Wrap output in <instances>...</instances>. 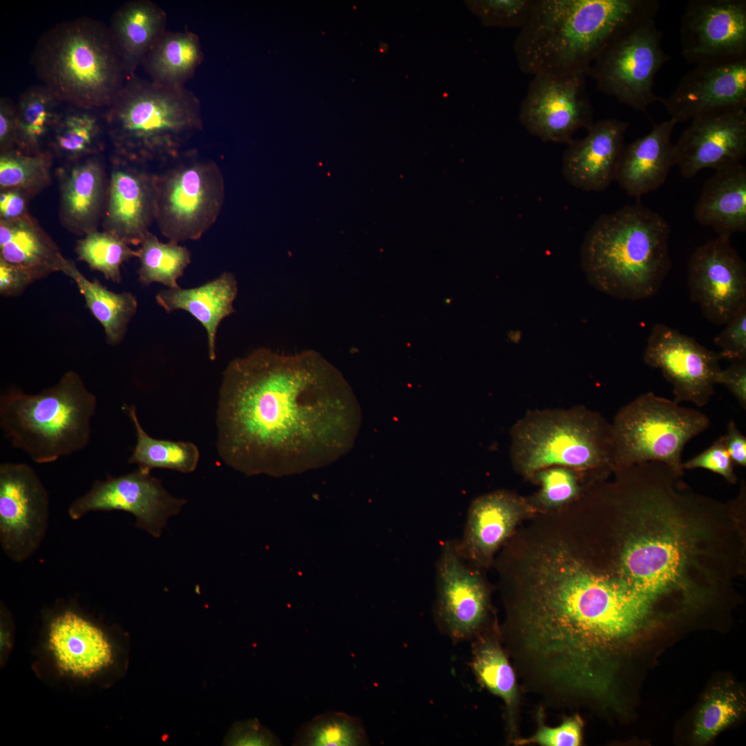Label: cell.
Returning <instances> with one entry per match:
<instances>
[{"label": "cell", "instance_id": "6da1fadb", "mask_svg": "<svg viewBox=\"0 0 746 746\" xmlns=\"http://www.w3.org/2000/svg\"><path fill=\"white\" fill-rule=\"evenodd\" d=\"M361 420L350 385L320 353L261 347L232 360L224 371L218 452L247 475L304 472L347 455Z\"/></svg>", "mask_w": 746, "mask_h": 746}, {"label": "cell", "instance_id": "7a4b0ae2", "mask_svg": "<svg viewBox=\"0 0 746 746\" xmlns=\"http://www.w3.org/2000/svg\"><path fill=\"white\" fill-rule=\"evenodd\" d=\"M507 641L545 682L594 696L612 681L617 649L652 625L648 610L615 583L556 553L541 562Z\"/></svg>", "mask_w": 746, "mask_h": 746}, {"label": "cell", "instance_id": "3957f363", "mask_svg": "<svg viewBox=\"0 0 746 746\" xmlns=\"http://www.w3.org/2000/svg\"><path fill=\"white\" fill-rule=\"evenodd\" d=\"M657 0H533L514 41L522 72L586 73L615 40L654 19Z\"/></svg>", "mask_w": 746, "mask_h": 746}, {"label": "cell", "instance_id": "277c9868", "mask_svg": "<svg viewBox=\"0 0 746 746\" xmlns=\"http://www.w3.org/2000/svg\"><path fill=\"white\" fill-rule=\"evenodd\" d=\"M670 232L667 220L638 200L600 216L580 249L588 282L621 300L653 296L671 268Z\"/></svg>", "mask_w": 746, "mask_h": 746}, {"label": "cell", "instance_id": "5b68a950", "mask_svg": "<svg viewBox=\"0 0 746 746\" xmlns=\"http://www.w3.org/2000/svg\"><path fill=\"white\" fill-rule=\"evenodd\" d=\"M30 63L62 102L108 108L127 77L108 26L87 17L57 23L37 41Z\"/></svg>", "mask_w": 746, "mask_h": 746}, {"label": "cell", "instance_id": "8992f818", "mask_svg": "<svg viewBox=\"0 0 746 746\" xmlns=\"http://www.w3.org/2000/svg\"><path fill=\"white\" fill-rule=\"evenodd\" d=\"M104 122L114 154L145 164L174 159L202 128L200 103L192 91L160 86L136 74L126 79Z\"/></svg>", "mask_w": 746, "mask_h": 746}, {"label": "cell", "instance_id": "52a82bcc", "mask_svg": "<svg viewBox=\"0 0 746 746\" xmlns=\"http://www.w3.org/2000/svg\"><path fill=\"white\" fill-rule=\"evenodd\" d=\"M510 434L512 465L526 477L554 466L571 468L591 483L613 473L611 423L584 405L528 410Z\"/></svg>", "mask_w": 746, "mask_h": 746}, {"label": "cell", "instance_id": "ba28073f", "mask_svg": "<svg viewBox=\"0 0 746 746\" xmlns=\"http://www.w3.org/2000/svg\"><path fill=\"white\" fill-rule=\"evenodd\" d=\"M97 398L74 371L35 394L10 388L0 396V427L12 446L38 463L84 448L91 437Z\"/></svg>", "mask_w": 746, "mask_h": 746}, {"label": "cell", "instance_id": "9c48e42d", "mask_svg": "<svg viewBox=\"0 0 746 746\" xmlns=\"http://www.w3.org/2000/svg\"><path fill=\"white\" fill-rule=\"evenodd\" d=\"M709 425L708 417L698 410L652 392L642 394L622 407L611 423L614 469L658 461L684 474L686 444Z\"/></svg>", "mask_w": 746, "mask_h": 746}, {"label": "cell", "instance_id": "30bf717a", "mask_svg": "<svg viewBox=\"0 0 746 746\" xmlns=\"http://www.w3.org/2000/svg\"><path fill=\"white\" fill-rule=\"evenodd\" d=\"M170 162L169 167L155 174V222L170 242L198 240L222 209L223 175L213 160L191 151Z\"/></svg>", "mask_w": 746, "mask_h": 746}, {"label": "cell", "instance_id": "8fae6325", "mask_svg": "<svg viewBox=\"0 0 746 746\" xmlns=\"http://www.w3.org/2000/svg\"><path fill=\"white\" fill-rule=\"evenodd\" d=\"M654 19L642 23L612 42L586 72L598 90L644 113L652 103L660 100L653 90L655 77L670 59L662 48V35Z\"/></svg>", "mask_w": 746, "mask_h": 746}, {"label": "cell", "instance_id": "7c38bea8", "mask_svg": "<svg viewBox=\"0 0 746 746\" xmlns=\"http://www.w3.org/2000/svg\"><path fill=\"white\" fill-rule=\"evenodd\" d=\"M478 568L461 554L457 540L442 544L436 564L433 615L440 632L455 643L487 629L489 590Z\"/></svg>", "mask_w": 746, "mask_h": 746}, {"label": "cell", "instance_id": "4fadbf2b", "mask_svg": "<svg viewBox=\"0 0 746 746\" xmlns=\"http://www.w3.org/2000/svg\"><path fill=\"white\" fill-rule=\"evenodd\" d=\"M586 73H542L533 77L519 108V119L532 135L545 142L568 144L580 128L594 124Z\"/></svg>", "mask_w": 746, "mask_h": 746}, {"label": "cell", "instance_id": "5bb4252c", "mask_svg": "<svg viewBox=\"0 0 746 746\" xmlns=\"http://www.w3.org/2000/svg\"><path fill=\"white\" fill-rule=\"evenodd\" d=\"M49 497L35 470L24 463L0 465V545L21 563L40 548L48 527Z\"/></svg>", "mask_w": 746, "mask_h": 746}, {"label": "cell", "instance_id": "9a60e30c", "mask_svg": "<svg viewBox=\"0 0 746 746\" xmlns=\"http://www.w3.org/2000/svg\"><path fill=\"white\" fill-rule=\"evenodd\" d=\"M186 501L172 496L162 481L137 468L118 477L95 480L90 489L69 506L73 520L93 511L122 510L135 518V526L160 537L168 519L179 513Z\"/></svg>", "mask_w": 746, "mask_h": 746}, {"label": "cell", "instance_id": "2e32d148", "mask_svg": "<svg viewBox=\"0 0 746 746\" xmlns=\"http://www.w3.org/2000/svg\"><path fill=\"white\" fill-rule=\"evenodd\" d=\"M687 283L691 300L714 324H726L746 307V265L730 238L718 236L695 249Z\"/></svg>", "mask_w": 746, "mask_h": 746}, {"label": "cell", "instance_id": "e0dca14e", "mask_svg": "<svg viewBox=\"0 0 746 746\" xmlns=\"http://www.w3.org/2000/svg\"><path fill=\"white\" fill-rule=\"evenodd\" d=\"M720 359L718 352L664 324L652 327L643 355L644 362L660 369L672 385L675 402L698 407L706 405L714 394Z\"/></svg>", "mask_w": 746, "mask_h": 746}, {"label": "cell", "instance_id": "ac0fdd59", "mask_svg": "<svg viewBox=\"0 0 746 746\" xmlns=\"http://www.w3.org/2000/svg\"><path fill=\"white\" fill-rule=\"evenodd\" d=\"M681 52L698 64L746 56V1L691 0L680 26Z\"/></svg>", "mask_w": 746, "mask_h": 746}, {"label": "cell", "instance_id": "d6986e66", "mask_svg": "<svg viewBox=\"0 0 746 746\" xmlns=\"http://www.w3.org/2000/svg\"><path fill=\"white\" fill-rule=\"evenodd\" d=\"M676 124L746 108V56L696 65L672 93L660 98Z\"/></svg>", "mask_w": 746, "mask_h": 746}, {"label": "cell", "instance_id": "ffe728a7", "mask_svg": "<svg viewBox=\"0 0 746 746\" xmlns=\"http://www.w3.org/2000/svg\"><path fill=\"white\" fill-rule=\"evenodd\" d=\"M746 155V111L734 109L696 118L673 144L674 165L686 178L700 171H718Z\"/></svg>", "mask_w": 746, "mask_h": 746}, {"label": "cell", "instance_id": "44dd1931", "mask_svg": "<svg viewBox=\"0 0 746 746\" xmlns=\"http://www.w3.org/2000/svg\"><path fill=\"white\" fill-rule=\"evenodd\" d=\"M111 163L102 215L104 229L129 245H140L155 221V174L144 169L145 164L115 154Z\"/></svg>", "mask_w": 746, "mask_h": 746}, {"label": "cell", "instance_id": "7402d4cb", "mask_svg": "<svg viewBox=\"0 0 746 746\" xmlns=\"http://www.w3.org/2000/svg\"><path fill=\"white\" fill-rule=\"evenodd\" d=\"M628 126L615 118L600 119L584 137L568 143L562 157L566 181L585 191H602L616 181Z\"/></svg>", "mask_w": 746, "mask_h": 746}, {"label": "cell", "instance_id": "603a6c76", "mask_svg": "<svg viewBox=\"0 0 746 746\" xmlns=\"http://www.w3.org/2000/svg\"><path fill=\"white\" fill-rule=\"evenodd\" d=\"M48 637L58 667L73 676L90 678L113 662L114 649L106 633L75 609H64L52 615Z\"/></svg>", "mask_w": 746, "mask_h": 746}, {"label": "cell", "instance_id": "cb8c5ba5", "mask_svg": "<svg viewBox=\"0 0 746 746\" xmlns=\"http://www.w3.org/2000/svg\"><path fill=\"white\" fill-rule=\"evenodd\" d=\"M527 508L523 499L504 490L476 498L468 509L462 538L457 540L461 554L479 568L488 566Z\"/></svg>", "mask_w": 746, "mask_h": 746}, {"label": "cell", "instance_id": "d4e9b609", "mask_svg": "<svg viewBox=\"0 0 746 746\" xmlns=\"http://www.w3.org/2000/svg\"><path fill=\"white\" fill-rule=\"evenodd\" d=\"M59 218L69 231L84 236L102 218L108 181L99 155L70 162L59 171Z\"/></svg>", "mask_w": 746, "mask_h": 746}, {"label": "cell", "instance_id": "484cf974", "mask_svg": "<svg viewBox=\"0 0 746 746\" xmlns=\"http://www.w3.org/2000/svg\"><path fill=\"white\" fill-rule=\"evenodd\" d=\"M676 122L654 124L646 135L625 146L617 179L627 193L638 200L660 188L674 165L671 135Z\"/></svg>", "mask_w": 746, "mask_h": 746}, {"label": "cell", "instance_id": "4316f807", "mask_svg": "<svg viewBox=\"0 0 746 746\" xmlns=\"http://www.w3.org/2000/svg\"><path fill=\"white\" fill-rule=\"evenodd\" d=\"M166 21L165 11L149 0L127 1L113 14L108 28L127 78L166 31Z\"/></svg>", "mask_w": 746, "mask_h": 746}, {"label": "cell", "instance_id": "83f0119b", "mask_svg": "<svg viewBox=\"0 0 746 746\" xmlns=\"http://www.w3.org/2000/svg\"><path fill=\"white\" fill-rule=\"evenodd\" d=\"M694 216L718 236L745 232L746 167L740 163L716 171L704 184Z\"/></svg>", "mask_w": 746, "mask_h": 746}, {"label": "cell", "instance_id": "f1b7e54d", "mask_svg": "<svg viewBox=\"0 0 746 746\" xmlns=\"http://www.w3.org/2000/svg\"><path fill=\"white\" fill-rule=\"evenodd\" d=\"M238 293L235 276L224 272L217 278L191 289L169 288L156 294L157 303L167 313L186 311L205 328L209 356L216 359V339L221 321L235 312L233 303Z\"/></svg>", "mask_w": 746, "mask_h": 746}, {"label": "cell", "instance_id": "f546056e", "mask_svg": "<svg viewBox=\"0 0 746 746\" xmlns=\"http://www.w3.org/2000/svg\"><path fill=\"white\" fill-rule=\"evenodd\" d=\"M0 259L27 270L36 280L61 271L66 260L30 213L13 220H0Z\"/></svg>", "mask_w": 746, "mask_h": 746}, {"label": "cell", "instance_id": "4dcf8cb0", "mask_svg": "<svg viewBox=\"0 0 746 746\" xmlns=\"http://www.w3.org/2000/svg\"><path fill=\"white\" fill-rule=\"evenodd\" d=\"M204 59L200 39L188 31H166L142 66L158 85L184 88Z\"/></svg>", "mask_w": 746, "mask_h": 746}, {"label": "cell", "instance_id": "1f68e13d", "mask_svg": "<svg viewBox=\"0 0 746 746\" xmlns=\"http://www.w3.org/2000/svg\"><path fill=\"white\" fill-rule=\"evenodd\" d=\"M61 272L77 285L87 308L102 325L107 343L112 345L119 343L136 313V298L130 292L112 291L97 279L88 280L70 260H66Z\"/></svg>", "mask_w": 746, "mask_h": 746}, {"label": "cell", "instance_id": "d6a6232c", "mask_svg": "<svg viewBox=\"0 0 746 746\" xmlns=\"http://www.w3.org/2000/svg\"><path fill=\"white\" fill-rule=\"evenodd\" d=\"M63 103L44 85L26 89L17 103V130L16 149L36 153L47 148L59 120Z\"/></svg>", "mask_w": 746, "mask_h": 746}, {"label": "cell", "instance_id": "836d02e7", "mask_svg": "<svg viewBox=\"0 0 746 746\" xmlns=\"http://www.w3.org/2000/svg\"><path fill=\"white\" fill-rule=\"evenodd\" d=\"M104 130L95 110L70 106L62 110L48 149L68 163L99 155L104 147Z\"/></svg>", "mask_w": 746, "mask_h": 746}, {"label": "cell", "instance_id": "e575fe53", "mask_svg": "<svg viewBox=\"0 0 746 746\" xmlns=\"http://www.w3.org/2000/svg\"><path fill=\"white\" fill-rule=\"evenodd\" d=\"M486 629L477 636L472 646L471 667L479 682L505 703L510 729H513L517 700L515 672L497 634Z\"/></svg>", "mask_w": 746, "mask_h": 746}, {"label": "cell", "instance_id": "d590c367", "mask_svg": "<svg viewBox=\"0 0 746 746\" xmlns=\"http://www.w3.org/2000/svg\"><path fill=\"white\" fill-rule=\"evenodd\" d=\"M136 432V443L128 463L151 472L154 468H166L183 473L193 472L200 459L198 447L189 441L157 439L149 435L142 427L134 405H124Z\"/></svg>", "mask_w": 746, "mask_h": 746}, {"label": "cell", "instance_id": "8d00e7d4", "mask_svg": "<svg viewBox=\"0 0 746 746\" xmlns=\"http://www.w3.org/2000/svg\"><path fill=\"white\" fill-rule=\"evenodd\" d=\"M137 250L140 262L137 274L143 285L158 283L169 288L179 287L177 281L191 263L187 248L170 241L162 242L149 233Z\"/></svg>", "mask_w": 746, "mask_h": 746}, {"label": "cell", "instance_id": "74e56055", "mask_svg": "<svg viewBox=\"0 0 746 746\" xmlns=\"http://www.w3.org/2000/svg\"><path fill=\"white\" fill-rule=\"evenodd\" d=\"M53 154L46 149L36 153H26L16 149L0 155V189H17L31 198L52 182Z\"/></svg>", "mask_w": 746, "mask_h": 746}, {"label": "cell", "instance_id": "f35d334b", "mask_svg": "<svg viewBox=\"0 0 746 746\" xmlns=\"http://www.w3.org/2000/svg\"><path fill=\"white\" fill-rule=\"evenodd\" d=\"M369 741L362 722L344 712L329 711L304 724L293 745L361 746Z\"/></svg>", "mask_w": 746, "mask_h": 746}, {"label": "cell", "instance_id": "ab89813d", "mask_svg": "<svg viewBox=\"0 0 746 746\" xmlns=\"http://www.w3.org/2000/svg\"><path fill=\"white\" fill-rule=\"evenodd\" d=\"M75 250L79 260L103 274L107 280L117 283L122 280V264L139 255L138 250H133L116 236L97 229L78 240Z\"/></svg>", "mask_w": 746, "mask_h": 746}, {"label": "cell", "instance_id": "60d3db41", "mask_svg": "<svg viewBox=\"0 0 746 746\" xmlns=\"http://www.w3.org/2000/svg\"><path fill=\"white\" fill-rule=\"evenodd\" d=\"M743 704L733 692L721 688L705 698L696 716L694 737L700 743L712 739L740 716Z\"/></svg>", "mask_w": 746, "mask_h": 746}, {"label": "cell", "instance_id": "b9f144b4", "mask_svg": "<svg viewBox=\"0 0 746 746\" xmlns=\"http://www.w3.org/2000/svg\"><path fill=\"white\" fill-rule=\"evenodd\" d=\"M579 477L576 471L565 466H554L538 470L531 477L541 485L535 502L546 508L570 502L580 495Z\"/></svg>", "mask_w": 746, "mask_h": 746}, {"label": "cell", "instance_id": "7bdbcfd3", "mask_svg": "<svg viewBox=\"0 0 746 746\" xmlns=\"http://www.w3.org/2000/svg\"><path fill=\"white\" fill-rule=\"evenodd\" d=\"M533 0H485L470 3V7L487 26L521 28Z\"/></svg>", "mask_w": 746, "mask_h": 746}, {"label": "cell", "instance_id": "ee69618b", "mask_svg": "<svg viewBox=\"0 0 746 746\" xmlns=\"http://www.w3.org/2000/svg\"><path fill=\"white\" fill-rule=\"evenodd\" d=\"M725 328L714 338L720 347L721 359L731 362L746 359V307L742 308L727 323Z\"/></svg>", "mask_w": 746, "mask_h": 746}, {"label": "cell", "instance_id": "f6af8a7d", "mask_svg": "<svg viewBox=\"0 0 746 746\" xmlns=\"http://www.w3.org/2000/svg\"><path fill=\"white\" fill-rule=\"evenodd\" d=\"M734 463L723 443L722 436L708 448L683 462L684 470L703 468L723 477L729 483L736 484L737 477Z\"/></svg>", "mask_w": 746, "mask_h": 746}, {"label": "cell", "instance_id": "bcb514c9", "mask_svg": "<svg viewBox=\"0 0 746 746\" xmlns=\"http://www.w3.org/2000/svg\"><path fill=\"white\" fill-rule=\"evenodd\" d=\"M582 729V720L579 716L575 715L556 727L541 725L532 737L520 740L517 743H537L543 746H577L581 744Z\"/></svg>", "mask_w": 746, "mask_h": 746}, {"label": "cell", "instance_id": "7dc6e473", "mask_svg": "<svg viewBox=\"0 0 746 746\" xmlns=\"http://www.w3.org/2000/svg\"><path fill=\"white\" fill-rule=\"evenodd\" d=\"M224 745L277 746L281 743L268 728L256 718L238 721L229 729L224 739Z\"/></svg>", "mask_w": 746, "mask_h": 746}, {"label": "cell", "instance_id": "c3c4849f", "mask_svg": "<svg viewBox=\"0 0 746 746\" xmlns=\"http://www.w3.org/2000/svg\"><path fill=\"white\" fill-rule=\"evenodd\" d=\"M35 278L27 270L0 259V294L11 297L21 294Z\"/></svg>", "mask_w": 746, "mask_h": 746}, {"label": "cell", "instance_id": "681fc988", "mask_svg": "<svg viewBox=\"0 0 746 746\" xmlns=\"http://www.w3.org/2000/svg\"><path fill=\"white\" fill-rule=\"evenodd\" d=\"M17 130V103L10 98L0 99V152L5 153L16 148Z\"/></svg>", "mask_w": 746, "mask_h": 746}, {"label": "cell", "instance_id": "f907efd6", "mask_svg": "<svg viewBox=\"0 0 746 746\" xmlns=\"http://www.w3.org/2000/svg\"><path fill=\"white\" fill-rule=\"evenodd\" d=\"M716 384L724 385L737 399L743 409L746 408V359L732 362L725 370L719 372Z\"/></svg>", "mask_w": 746, "mask_h": 746}, {"label": "cell", "instance_id": "816d5d0a", "mask_svg": "<svg viewBox=\"0 0 746 746\" xmlns=\"http://www.w3.org/2000/svg\"><path fill=\"white\" fill-rule=\"evenodd\" d=\"M31 197L17 189H2L0 193V220H13L28 213Z\"/></svg>", "mask_w": 746, "mask_h": 746}, {"label": "cell", "instance_id": "f5cc1de1", "mask_svg": "<svg viewBox=\"0 0 746 746\" xmlns=\"http://www.w3.org/2000/svg\"><path fill=\"white\" fill-rule=\"evenodd\" d=\"M722 438L734 465L746 466V437L734 420L728 423L727 432Z\"/></svg>", "mask_w": 746, "mask_h": 746}]
</instances>
